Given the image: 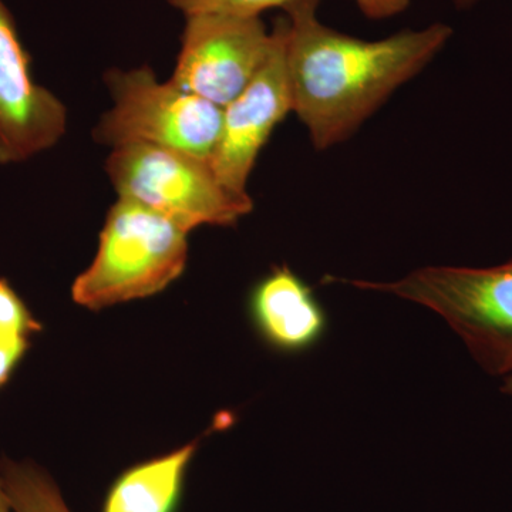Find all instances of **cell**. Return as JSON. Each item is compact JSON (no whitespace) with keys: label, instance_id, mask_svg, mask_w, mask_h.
<instances>
[{"label":"cell","instance_id":"14","mask_svg":"<svg viewBox=\"0 0 512 512\" xmlns=\"http://www.w3.org/2000/svg\"><path fill=\"white\" fill-rule=\"evenodd\" d=\"M503 393L512 397V375L505 377L503 384Z\"/></svg>","mask_w":512,"mask_h":512},{"label":"cell","instance_id":"5","mask_svg":"<svg viewBox=\"0 0 512 512\" xmlns=\"http://www.w3.org/2000/svg\"><path fill=\"white\" fill-rule=\"evenodd\" d=\"M113 107L94 128L104 146L148 144L211 160L220 140L222 107L160 82L148 66L106 74Z\"/></svg>","mask_w":512,"mask_h":512},{"label":"cell","instance_id":"10","mask_svg":"<svg viewBox=\"0 0 512 512\" xmlns=\"http://www.w3.org/2000/svg\"><path fill=\"white\" fill-rule=\"evenodd\" d=\"M200 440L128 468L113 485L101 512H175L183 497L185 476Z\"/></svg>","mask_w":512,"mask_h":512},{"label":"cell","instance_id":"12","mask_svg":"<svg viewBox=\"0 0 512 512\" xmlns=\"http://www.w3.org/2000/svg\"><path fill=\"white\" fill-rule=\"evenodd\" d=\"M32 335L12 326L0 325V389L28 352Z\"/></svg>","mask_w":512,"mask_h":512},{"label":"cell","instance_id":"3","mask_svg":"<svg viewBox=\"0 0 512 512\" xmlns=\"http://www.w3.org/2000/svg\"><path fill=\"white\" fill-rule=\"evenodd\" d=\"M335 281L426 306L463 339L485 372L512 375V261L493 268L430 266L389 284Z\"/></svg>","mask_w":512,"mask_h":512},{"label":"cell","instance_id":"7","mask_svg":"<svg viewBox=\"0 0 512 512\" xmlns=\"http://www.w3.org/2000/svg\"><path fill=\"white\" fill-rule=\"evenodd\" d=\"M66 130V106L35 82L32 57L0 0V164L25 163L45 153Z\"/></svg>","mask_w":512,"mask_h":512},{"label":"cell","instance_id":"4","mask_svg":"<svg viewBox=\"0 0 512 512\" xmlns=\"http://www.w3.org/2000/svg\"><path fill=\"white\" fill-rule=\"evenodd\" d=\"M106 171L119 197L140 202L188 234L204 225L232 227L254 210L248 192L231 190L210 161L183 151L127 144L113 148Z\"/></svg>","mask_w":512,"mask_h":512},{"label":"cell","instance_id":"6","mask_svg":"<svg viewBox=\"0 0 512 512\" xmlns=\"http://www.w3.org/2000/svg\"><path fill=\"white\" fill-rule=\"evenodd\" d=\"M272 47L274 32L261 18L187 16L170 80L224 109L261 70Z\"/></svg>","mask_w":512,"mask_h":512},{"label":"cell","instance_id":"11","mask_svg":"<svg viewBox=\"0 0 512 512\" xmlns=\"http://www.w3.org/2000/svg\"><path fill=\"white\" fill-rule=\"evenodd\" d=\"M0 483L12 512H72L53 477L33 461L0 457Z\"/></svg>","mask_w":512,"mask_h":512},{"label":"cell","instance_id":"2","mask_svg":"<svg viewBox=\"0 0 512 512\" xmlns=\"http://www.w3.org/2000/svg\"><path fill=\"white\" fill-rule=\"evenodd\" d=\"M187 237L164 215L119 197L104 221L92 264L73 282V301L99 311L164 291L187 266Z\"/></svg>","mask_w":512,"mask_h":512},{"label":"cell","instance_id":"9","mask_svg":"<svg viewBox=\"0 0 512 512\" xmlns=\"http://www.w3.org/2000/svg\"><path fill=\"white\" fill-rule=\"evenodd\" d=\"M249 315L261 338L279 352L312 348L326 332V315L312 289L289 266H275L252 289Z\"/></svg>","mask_w":512,"mask_h":512},{"label":"cell","instance_id":"1","mask_svg":"<svg viewBox=\"0 0 512 512\" xmlns=\"http://www.w3.org/2000/svg\"><path fill=\"white\" fill-rule=\"evenodd\" d=\"M319 0H298L284 16L292 111L318 150L349 137L443 49L453 30L434 23L382 40H362L323 25Z\"/></svg>","mask_w":512,"mask_h":512},{"label":"cell","instance_id":"13","mask_svg":"<svg viewBox=\"0 0 512 512\" xmlns=\"http://www.w3.org/2000/svg\"><path fill=\"white\" fill-rule=\"evenodd\" d=\"M0 512H12L8 497H6L5 490H3L2 483H0Z\"/></svg>","mask_w":512,"mask_h":512},{"label":"cell","instance_id":"15","mask_svg":"<svg viewBox=\"0 0 512 512\" xmlns=\"http://www.w3.org/2000/svg\"><path fill=\"white\" fill-rule=\"evenodd\" d=\"M458 3H471L473 0H456Z\"/></svg>","mask_w":512,"mask_h":512},{"label":"cell","instance_id":"8","mask_svg":"<svg viewBox=\"0 0 512 512\" xmlns=\"http://www.w3.org/2000/svg\"><path fill=\"white\" fill-rule=\"evenodd\" d=\"M274 47L254 79L222 109L220 140L210 160L222 183L248 192L249 175L272 131L292 111L284 18L276 20Z\"/></svg>","mask_w":512,"mask_h":512}]
</instances>
